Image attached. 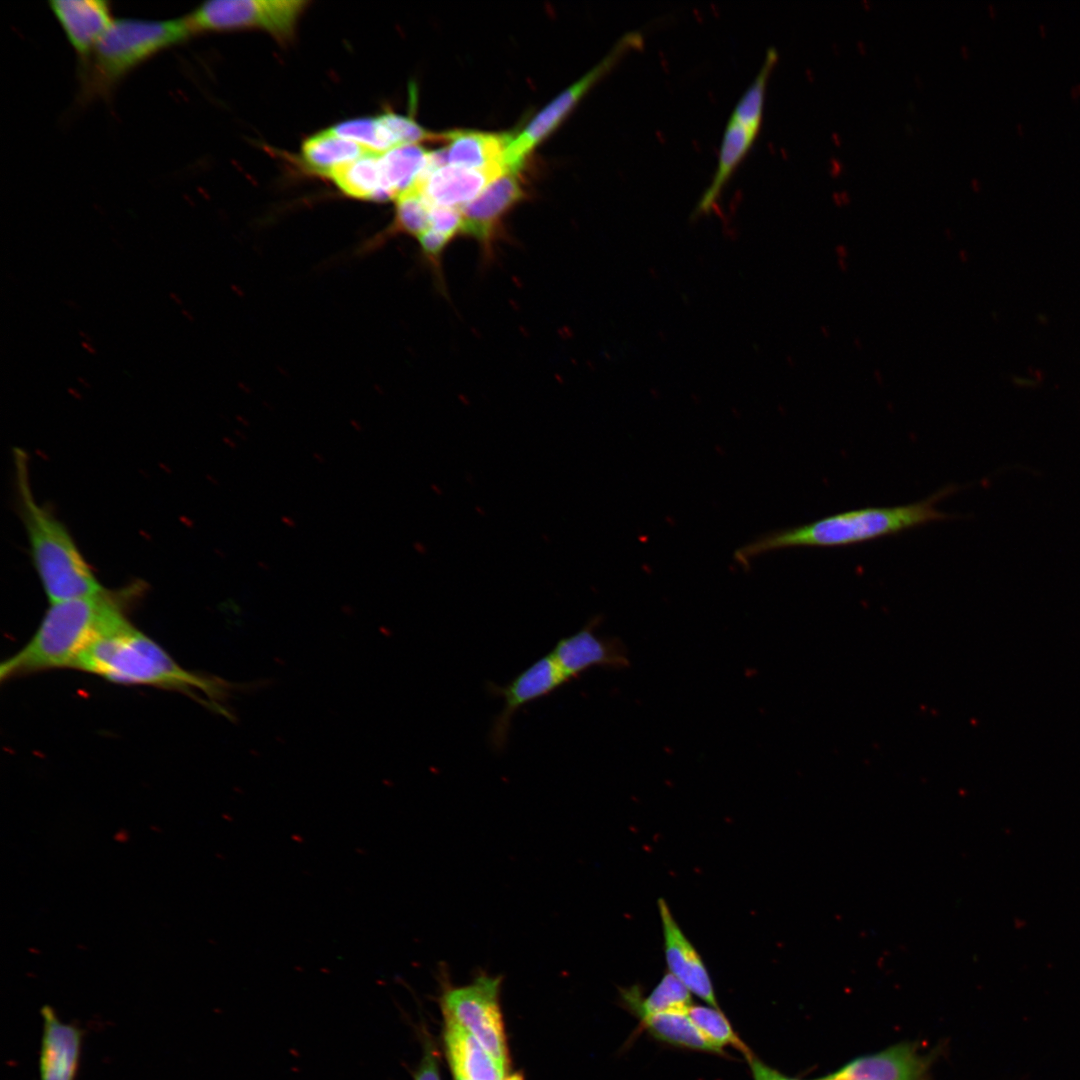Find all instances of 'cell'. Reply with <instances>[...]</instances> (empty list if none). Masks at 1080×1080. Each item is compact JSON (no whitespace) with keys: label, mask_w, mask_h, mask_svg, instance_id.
<instances>
[{"label":"cell","mask_w":1080,"mask_h":1080,"mask_svg":"<svg viewBox=\"0 0 1080 1080\" xmlns=\"http://www.w3.org/2000/svg\"><path fill=\"white\" fill-rule=\"evenodd\" d=\"M950 485L928 498L907 505L865 507L833 514L816 521L769 532L739 547L735 561L743 568L767 552L795 547H844L892 536L952 518L937 508L955 491Z\"/></svg>","instance_id":"6da1fadb"},{"label":"cell","mask_w":1080,"mask_h":1080,"mask_svg":"<svg viewBox=\"0 0 1080 1080\" xmlns=\"http://www.w3.org/2000/svg\"><path fill=\"white\" fill-rule=\"evenodd\" d=\"M125 618L120 599L105 589L51 603L32 638L1 663L0 679L74 669L90 645Z\"/></svg>","instance_id":"7a4b0ae2"},{"label":"cell","mask_w":1080,"mask_h":1080,"mask_svg":"<svg viewBox=\"0 0 1080 1080\" xmlns=\"http://www.w3.org/2000/svg\"><path fill=\"white\" fill-rule=\"evenodd\" d=\"M13 464L18 512L50 604L104 590L64 524L35 498L25 451L14 449Z\"/></svg>","instance_id":"3957f363"},{"label":"cell","mask_w":1080,"mask_h":1080,"mask_svg":"<svg viewBox=\"0 0 1080 1080\" xmlns=\"http://www.w3.org/2000/svg\"><path fill=\"white\" fill-rule=\"evenodd\" d=\"M74 669L128 685H150L191 696L217 697L218 682L181 667L153 639L125 618L95 640Z\"/></svg>","instance_id":"277c9868"},{"label":"cell","mask_w":1080,"mask_h":1080,"mask_svg":"<svg viewBox=\"0 0 1080 1080\" xmlns=\"http://www.w3.org/2000/svg\"><path fill=\"white\" fill-rule=\"evenodd\" d=\"M184 19L122 18L112 24L81 64V96H104L130 71L191 36Z\"/></svg>","instance_id":"5b68a950"},{"label":"cell","mask_w":1080,"mask_h":1080,"mask_svg":"<svg viewBox=\"0 0 1080 1080\" xmlns=\"http://www.w3.org/2000/svg\"><path fill=\"white\" fill-rule=\"evenodd\" d=\"M305 0H213L184 17L191 34L261 29L280 43L293 39Z\"/></svg>","instance_id":"8992f818"},{"label":"cell","mask_w":1080,"mask_h":1080,"mask_svg":"<svg viewBox=\"0 0 1080 1080\" xmlns=\"http://www.w3.org/2000/svg\"><path fill=\"white\" fill-rule=\"evenodd\" d=\"M643 42L639 31L624 34L596 66L545 106L517 135L510 136L502 161L505 173H519L534 148L557 128L589 89L626 53L641 48Z\"/></svg>","instance_id":"52a82bcc"},{"label":"cell","mask_w":1080,"mask_h":1080,"mask_svg":"<svg viewBox=\"0 0 1080 1080\" xmlns=\"http://www.w3.org/2000/svg\"><path fill=\"white\" fill-rule=\"evenodd\" d=\"M502 977L478 974L464 986L447 987L443 1014L452 1017L495 1059L508 1067V1049L499 1005Z\"/></svg>","instance_id":"ba28073f"},{"label":"cell","mask_w":1080,"mask_h":1080,"mask_svg":"<svg viewBox=\"0 0 1080 1080\" xmlns=\"http://www.w3.org/2000/svg\"><path fill=\"white\" fill-rule=\"evenodd\" d=\"M526 198L527 191L519 173L506 172L460 209V234L477 243L481 266L492 265L497 259L500 243L511 239L505 228V218Z\"/></svg>","instance_id":"9c48e42d"},{"label":"cell","mask_w":1080,"mask_h":1080,"mask_svg":"<svg viewBox=\"0 0 1080 1080\" xmlns=\"http://www.w3.org/2000/svg\"><path fill=\"white\" fill-rule=\"evenodd\" d=\"M568 683L566 677L550 653L540 657L511 681L499 685L489 681L487 691L491 696L503 699L502 710L492 721L488 740L495 752L507 746L512 720L524 705L550 695Z\"/></svg>","instance_id":"30bf717a"},{"label":"cell","mask_w":1080,"mask_h":1080,"mask_svg":"<svg viewBox=\"0 0 1080 1080\" xmlns=\"http://www.w3.org/2000/svg\"><path fill=\"white\" fill-rule=\"evenodd\" d=\"M600 621L601 617H593L578 631L559 639L549 652L568 682L593 667L619 670L630 666L622 640L596 634Z\"/></svg>","instance_id":"8fae6325"},{"label":"cell","mask_w":1080,"mask_h":1080,"mask_svg":"<svg viewBox=\"0 0 1080 1080\" xmlns=\"http://www.w3.org/2000/svg\"><path fill=\"white\" fill-rule=\"evenodd\" d=\"M668 972L709 1006L719 1008L710 975L695 947L675 921L666 901L658 900ZM720 1009V1008H719Z\"/></svg>","instance_id":"7c38bea8"},{"label":"cell","mask_w":1080,"mask_h":1080,"mask_svg":"<svg viewBox=\"0 0 1080 1080\" xmlns=\"http://www.w3.org/2000/svg\"><path fill=\"white\" fill-rule=\"evenodd\" d=\"M930 1060L912 1044L902 1043L861 1056L816 1080H928Z\"/></svg>","instance_id":"4fadbf2b"},{"label":"cell","mask_w":1080,"mask_h":1080,"mask_svg":"<svg viewBox=\"0 0 1080 1080\" xmlns=\"http://www.w3.org/2000/svg\"><path fill=\"white\" fill-rule=\"evenodd\" d=\"M504 173L501 167L466 169L446 165L422 175L414 186L432 206L460 210Z\"/></svg>","instance_id":"5bb4252c"},{"label":"cell","mask_w":1080,"mask_h":1080,"mask_svg":"<svg viewBox=\"0 0 1080 1080\" xmlns=\"http://www.w3.org/2000/svg\"><path fill=\"white\" fill-rule=\"evenodd\" d=\"M43 1032L39 1056L40 1080H75L83 1032L62 1022L49 1005L42 1006Z\"/></svg>","instance_id":"9a60e30c"},{"label":"cell","mask_w":1080,"mask_h":1080,"mask_svg":"<svg viewBox=\"0 0 1080 1080\" xmlns=\"http://www.w3.org/2000/svg\"><path fill=\"white\" fill-rule=\"evenodd\" d=\"M49 6L82 61L113 22L104 0H53Z\"/></svg>","instance_id":"2e32d148"},{"label":"cell","mask_w":1080,"mask_h":1080,"mask_svg":"<svg viewBox=\"0 0 1080 1080\" xmlns=\"http://www.w3.org/2000/svg\"><path fill=\"white\" fill-rule=\"evenodd\" d=\"M445 1043L454 1075L470 1080H510L508 1067L495 1059L468 1031L444 1014Z\"/></svg>","instance_id":"e0dca14e"},{"label":"cell","mask_w":1080,"mask_h":1080,"mask_svg":"<svg viewBox=\"0 0 1080 1080\" xmlns=\"http://www.w3.org/2000/svg\"><path fill=\"white\" fill-rule=\"evenodd\" d=\"M509 139L508 134L476 130L443 132L448 165L466 169L503 168L504 151Z\"/></svg>","instance_id":"ac0fdd59"},{"label":"cell","mask_w":1080,"mask_h":1080,"mask_svg":"<svg viewBox=\"0 0 1080 1080\" xmlns=\"http://www.w3.org/2000/svg\"><path fill=\"white\" fill-rule=\"evenodd\" d=\"M758 133L728 120L720 143L718 162L710 185L702 194L694 216L709 213L718 201L730 177L747 155Z\"/></svg>","instance_id":"d6986e66"},{"label":"cell","mask_w":1080,"mask_h":1080,"mask_svg":"<svg viewBox=\"0 0 1080 1080\" xmlns=\"http://www.w3.org/2000/svg\"><path fill=\"white\" fill-rule=\"evenodd\" d=\"M381 155L366 154L336 167L328 177L349 197L373 201L391 200L384 186Z\"/></svg>","instance_id":"ffe728a7"},{"label":"cell","mask_w":1080,"mask_h":1080,"mask_svg":"<svg viewBox=\"0 0 1080 1080\" xmlns=\"http://www.w3.org/2000/svg\"><path fill=\"white\" fill-rule=\"evenodd\" d=\"M369 153L376 152L339 137L329 129L306 138L301 147V157L306 167L327 177L336 167Z\"/></svg>","instance_id":"44dd1931"},{"label":"cell","mask_w":1080,"mask_h":1080,"mask_svg":"<svg viewBox=\"0 0 1080 1080\" xmlns=\"http://www.w3.org/2000/svg\"><path fill=\"white\" fill-rule=\"evenodd\" d=\"M641 1026L655 1039L676 1047L723 1054L710 1043L692 1022L687 1012L640 1014Z\"/></svg>","instance_id":"7402d4cb"},{"label":"cell","mask_w":1080,"mask_h":1080,"mask_svg":"<svg viewBox=\"0 0 1080 1080\" xmlns=\"http://www.w3.org/2000/svg\"><path fill=\"white\" fill-rule=\"evenodd\" d=\"M429 153L420 144H406L381 155L384 186L391 200L414 186L427 166Z\"/></svg>","instance_id":"603a6c76"},{"label":"cell","mask_w":1080,"mask_h":1080,"mask_svg":"<svg viewBox=\"0 0 1080 1080\" xmlns=\"http://www.w3.org/2000/svg\"><path fill=\"white\" fill-rule=\"evenodd\" d=\"M692 993L670 972L666 973L650 995L642 998L638 990L622 992L626 1006L636 1016L662 1012H687L693 1005Z\"/></svg>","instance_id":"cb8c5ba5"},{"label":"cell","mask_w":1080,"mask_h":1080,"mask_svg":"<svg viewBox=\"0 0 1080 1080\" xmlns=\"http://www.w3.org/2000/svg\"><path fill=\"white\" fill-rule=\"evenodd\" d=\"M777 57V51L774 48L767 50L760 70L736 103L729 120L737 122L746 128L759 133L763 117L766 87L770 73L777 61Z\"/></svg>","instance_id":"d4e9b609"},{"label":"cell","mask_w":1080,"mask_h":1080,"mask_svg":"<svg viewBox=\"0 0 1080 1080\" xmlns=\"http://www.w3.org/2000/svg\"><path fill=\"white\" fill-rule=\"evenodd\" d=\"M687 1013L702 1035L716 1047L724 1050L725 1046H732L744 1054L747 1060L753 1056L719 1008L692 1005Z\"/></svg>","instance_id":"484cf974"},{"label":"cell","mask_w":1080,"mask_h":1080,"mask_svg":"<svg viewBox=\"0 0 1080 1080\" xmlns=\"http://www.w3.org/2000/svg\"><path fill=\"white\" fill-rule=\"evenodd\" d=\"M432 205L415 187L396 199L395 216L388 233L406 234L416 239L430 226Z\"/></svg>","instance_id":"4316f807"},{"label":"cell","mask_w":1080,"mask_h":1080,"mask_svg":"<svg viewBox=\"0 0 1080 1080\" xmlns=\"http://www.w3.org/2000/svg\"><path fill=\"white\" fill-rule=\"evenodd\" d=\"M394 148L406 144H420L426 141L443 142V133H434L424 129L413 118L392 111L377 116Z\"/></svg>","instance_id":"83f0119b"},{"label":"cell","mask_w":1080,"mask_h":1080,"mask_svg":"<svg viewBox=\"0 0 1080 1080\" xmlns=\"http://www.w3.org/2000/svg\"><path fill=\"white\" fill-rule=\"evenodd\" d=\"M329 130L339 137L354 141L376 153L387 152L376 117L350 119L332 126Z\"/></svg>","instance_id":"f1b7e54d"},{"label":"cell","mask_w":1080,"mask_h":1080,"mask_svg":"<svg viewBox=\"0 0 1080 1080\" xmlns=\"http://www.w3.org/2000/svg\"><path fill=\"white\" fill-rule=\"evenodd\" d=\"M414 1080H440L436 1055L430 1045L425 1046L423 1057L414 1073Z\"/></svg>","instance_id":"f546056e"},{"label":"cell","mask_w":1080,"mask_h":1080,"mask_svg":"<svg viewBox=\"0 0 1080 1080\" xmlns=\"http://www.w3.org/2000/svg\"><path fill=\"white\" fill-rule=\"evenodd\" d=\"M754 1080H797L783 1076L776 1070L768 1067L754 1055L748 1059Z\"/></svg>","instance_id":"4dcf8cb0"},{"label":"cell","mask_w":1080,"mask_h":1080,"mask_svg":"<svg viewBox=\"0 0 1080 1080\" xmlns=\"http://www.w3.org/2000/svg\"><path fill=\"white\" fill-rule=\"evenodd\" d=\"M81 346H82V348H83L84 350H86V351H87V352H88L89 354H91V355H95V354L97 353V352H96V349H95V348H94V347L92 346V344H91V343H89V342H85V341H83V342H82V344H81Z\"/></svg>","instance_id":"1f68e13d"},{"label":"cell","mask_w":1080,"mask_h":1080,"mask_svg":"<svg viewBox=\"0 0 1080 1080\" xmlns=\"http://www.w3.org/2000/svg\"><path fill=\"white\" fill-rule=\"evenodd\" d=\"M169 297H170V299H171L172 301H174V302H175V303H176L177 305H182V300H181V298L179 297V295H178L177 293H175V292H169Z\"/></svg>","instance_id":"d6a6232c"},{"label":"cell","mask_w":1080,"mask_h":1080,"mask_svg":"<svg viewBox=\"0 0 1080 1080\" xmlns=\"http://www.w3.org/2000/svg\"><path fill=\"white\" fill-rule=\"evenodd\" d=\"M64 303H65V304H66L67 306H69L70 308L74 309V310H78V309H81L80 305H79V304H77V303H76L75 301H73V300L65 299V300H64Z\"/></svg>","instance_id":"836d02e7"},{"label":"cell","mask_w":1080,"mask_h":1080,"mask_svg":"<svg viewBox=\"0 0 1080 1080\" xmlns=\"http://www.w3.org/2000/svg\"><path fill=\"white\" fill-rule=\"evenodd\" d=\"M78 333L84 339L85 342L90 343L92 341L91 336L89 334L85 333L84 331L80 330Z\"/></svg>","instance_id":"e575fe53"},{"label":"cell","mask_w":1080,"mask_h":1080,"mask_svg":"<svg viewBox=\"0 0 1080 1080\" xmlns=\"http://www.w3.org/2000/svg\"><path fill=\"white\" fill-rule=\"evenodd\" d=\"M181 312L183 316H185L189 321H193V316L189 313V311L182 309Z\"/></svg>","instance_id":"d590c367"},{"label":"cell","mask_w":1080,"mask_h":1080,"mask_svg":"<svg viewBox=\"0 0 1080 1080\" xmlns=\"http://www.w3.org/2000/svg\"><path fill=\"white\" fill-rule=\"evenodd\" d=\"M454 1078H455V1080H470V1079L465 1078V1077L460 1076V1075H454Z\"/></svg>","instance_id":"8d00e7d4"},{"label":"cell","mask_w":1080,"mask_h":1080,"mask_svg":"<svg viewBox=\"0 0 1080 1080\" xmlns=\"http://www.w3.org/2000/svg\"><path fill=\"white\" fill-rule=\"evenodd\" d=\"M78 381L83 383V385L88 386L86 381L82 377H78Z\"/></svg>","instance_id":"74e56055"},{"label":"cell","mask_w":1080,"mask_h":1080,"mask_svg":"<svg viewBox=\"0 0 1080 1080\" xmlns=\"http://www.w3.org/2000/svg\"><path fill=\"white\" fill-rule=\"evenodd\" d=\"M510 1080H520V1078H519V1077H514V1076H512V1077L510 1078Z\"/></svg>","instance_id":"f35d334b"}]
</instances>
